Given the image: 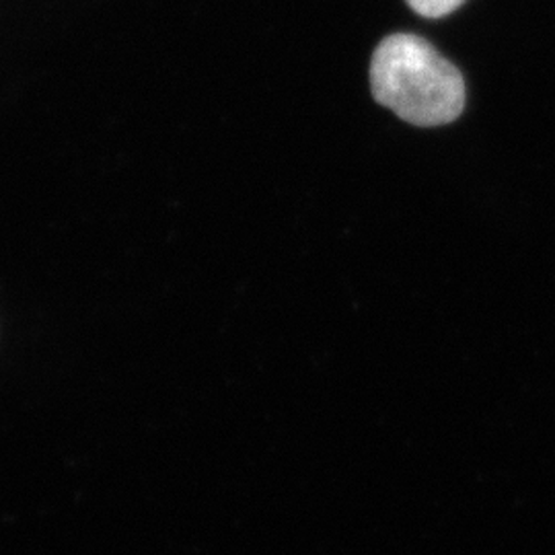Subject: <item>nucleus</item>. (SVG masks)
<instances>
[{"mask_svg": "<svg viewBox=\"0 0 555 555\" xmlns=\"http://www.w3.org/2000/svg\"><path fill=\"white\" fill-rule=\"evenodd\" d=\"M371 91L383 107L417 128L453 124L467 101L461 70L414 34H393L378 43Z\"/></svg>", "mask_w": 555, "mask_h": 555, "instance_id": "1", "label": "nucleus"}, {"mask_svg": "<svg viewBox=\"0 0 555 555\" xmlns=\"http://www.w3.org/2000/svg\"><path fill=\"white\" fill-rule=\"evenodd\" d=\"M405 2L420 17L440 20L455 13L456 9L467 0H405Z\"/></svg>", "mask_w": 555, "mask_h": 555, "instance_id": "2", "label": "nucleus"}]
</instances>
